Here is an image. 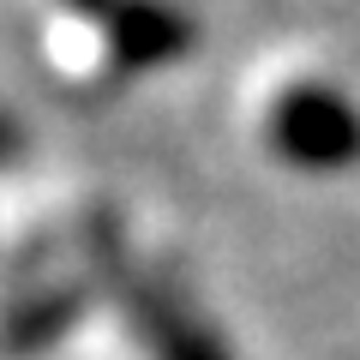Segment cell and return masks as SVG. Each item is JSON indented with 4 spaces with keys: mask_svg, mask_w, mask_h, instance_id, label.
Returning a JSON list of instances; mask_svg holds the SVG:
<instances>
[{
    "mask_svg": "<svg viewBox=\"0 0 360 360\" xmlns=\"http://www.w3.org/2000/svg\"><path fill=\"white\" fill-rule=\"evenodd\" d=\"M270 150L283 162L307 168V174H336V168L360 162V108L348 103L336 84H288L276 103H270Z\"/></svg>",
    "mask_w": 360,
    "mask_h": 360,
    "instance_id": "1",
    "label": "cell"
},
{
    "mask_svg": "<svg viewBox=\"0 0 360 360\" xmlns=\"http://www.w3.org/2000/svg\"><path fill=\"white\" fill-rule=\"evenodd\" d=\"M66 13L103 30L108 54L120 72H156V66H180L198 49L193 13H180L174 0H60Z\"/></svg>",
    "mask_w": 360,
    "mask_h": 360,
    "instance_id": "2",
    "label": "cell"
},
{
    "mask_svg": "<svg viewBox=\"0 0 360 360\" xmlns=\"http://www.w3.org/2000/svg\"><path fill=\"white\" fill-rule=\"evenodd\" d=\"M120 300H127V319H132V330H139V342H144L150 360H234L222 348V336L186 300L168 295L162 283L120 276Z\"/></svg>",
    "mask_w": 360,
    "mask_h": 360,
    "instance_id": "3",
    "label": "cell"
},
{
    "mask_svg": "<svg viewBox=\"0 0 360 360\" xmlns=\"http://www.w3.org/2000/svg\"><path fill=\"white\" fill-rule=\"evenodd\" d=\"M84 307H90L84 288H54V295H42V300H25L18 312L0 319V348H6V354H37L54 336H66V324L84 319Z\"/></svg>",
    "mask_w": 360,
    "mask_h": 360,
    "instance_id": "4",
    "label": "cell"
},
{
    "mask_svg": "<svg viewBox=\"0 0 360 360\" xmlns=\"http://www.w3.org/2000/svg\"><path fill=\"white\" fill-rule=\"evenodd\" d=\"M18 150V127H13V120H6V115H0V162H6V156H13Z\"/></svg>",
    "mask_w": 360,
    "mask_h": 360,
    "instance_id": "5",
    "label": "cell"
}]
</instances>
